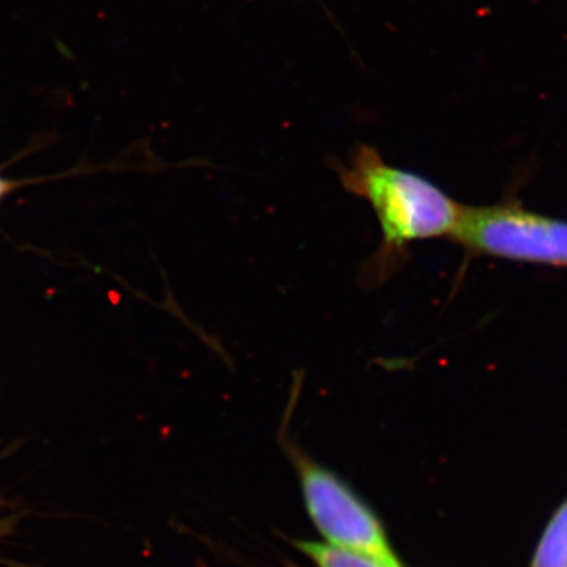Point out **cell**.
<instances>
[{
  "label": "cell",
  "mask_w": 567,
  "mask_h": 567,
  "mask_svg": "<svg viewBox=\"0 0 567 567\" xmlns=\"http://www.w3.org/2000/svg\"><path fill=\"white\" fill-rule=\"evenodd\" d=\"M336 171L346 192L371 205L382 230V244L364 265L372 286L388 281L416 241L451 238L464 212L434 182L386 163L371 145H358Z\"/></svg>",
  "instance_id": "6da1fadb"
},
{
  "label": "cell",
  "mask_w": 567,
  "mask_h": 567,
  "mask_svg": "<svg viewBox=\"0 0 567 567\" xmlns=\"http://www.w3.org/2000/svg\"><path fill=\"white\" fill-rule=\"evenodd\" d=\"M281 440L300 475L309 516L328 544L365 555L390 567H402L382 524L352 488L331 470L306 456L292 440L284 434Z\"/></svg>",
  "instance_id": "7a4b0ae2"
},
{
  "label": "cell",
  "mask_w": 567,
  "mask_h": 567,
  "mask_svg": "<svg viewBox=\"0 0 567 567\" xmlns=\"http://www.w3.org/2000/svg\"><path fill=\"white\" fill-rule=\"evenodd\" d=\"M450 240L483 256L567 267V223L517 205L464 207Z\"/></svg>",
  "instance_id": "3957f363"
},
{
  "label": "cell",
  "mask_w": 567,
  "mask_h": 567,
  "mask_svg": "<svg viewBox=\"0 0 567 567\" xmlns=\"http://www.w3.org/2000/svg\"><path fill=\"white\" fill-rule=\"evenodd\" d=\"M529 567H567V499L548 524Z\"/></svg>",
  "instance_id": "277c9868"
},
{
  "label": "cell",
  "mask_w": 567,
  "mask_h": 567,
  "mask_svg": "<svg viewBox=\"0 0 567 567\" xmlns=\"http://www.w3.org/2000/svg\"><path fill=\"white\" fill-rule=\"evenodd\" d=\"M297 547L319 567H390L374 558L342 550V548L330 546V544L303 540V543H297Z\"/></svg>",
  "instance_id": "5b68a950"
},
{
  "label": "cell",
  "mask_w": 567,
  "mask_h": 567,
  "mask_svg": "<svg viewBox=\"0 0 567 567\" xmlns=\"http://www.w3.org/2000/svg\"><path fill=\"white\" fill-rule=\"evenodd\" d=\"M11 188H13V183L3 181V178L0 177V197H2L3 194L11 192Z\"/></svg>",
  "instance_id": "8992f818"
}]
</instances>
